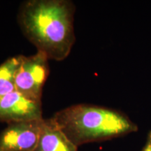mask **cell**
<instances>
[{
    "label": "cell",
    "mask_w": 151,
    "mask_h": 151,
    "mask_svg": "<svg viewBox=\"0 0 151 151\" xmlns=\"http://www.w3.org/2000/svg\"><path fill=\"white\" fill-rule=\"evenodd\" d=\"M76 7L69 0H29L22 4L18 20L25 37L49 60L62 61L76 41Z\"/></svg>",
    "instance_id": "6da1fadb"
},
{
    "label": "cell",
    "mask_w": 151,
    "mask_h": 151,
    "mask_svg": "<svg viewBox=\"0 0 151 151\" xmlns=\"http://www.w3.org/2000/svg\"><path fill=\"white\" fill-rule=\"evenodd\" d=\"M50 118L78 147L110 140L138 130L137 124L125 113L88 104L72 105L58 111Z\"/></svg>",
    "instance_id": "7a4b0ae2"
},
{
    "label": "cell",
    "mask_w": 151,
    "mask_h": 151,
    "mask_svg": "<svg viewBox=\"0 0 151 151\" xmlns=\"http://www.w3.org/2000/svg\"><path fill=\"white\" fill-rule=\"evenodd\" d=\"M48 58L42 52L23 55L15 76L16 90L26 97L41 101L43 88L49 75Z\"/></svg>",
    "instance_id": "3957f363"
},
{
    "label": "cell",
    "mask_w": 151,
    "mask_h": 151,
    "mask_svg": "<svg viewBox=\"0 0 151 151\" xmlns=\"http://www.w3.org/2000/svg\"><path fill=\"white\" fill-rule=\"evenodd\" d=\"M44 119L12 122L0 133V150L34 151Z\"/></svg>",
    "instance_id": "277c9868"
},
{
    "label": "cell",
    "mask_w": 151,
    "mask_h": 151,
    "mask_svg": "<svg viewBox=\"0 0 151 151\" xmlns=\"http://www.w3.org/2000/svg\"><path fill=\"white\" fill-rule=\"evenodd\" d=\"M42 101L26 97L18 91L0 97V122L7 123L43 119Z\"/></svg>",
    "instance_id": "5b68a950"
},
{
    "label": "cell",
    "mask_w": 151,
    "mask_h": 151,
    "mask_svg": "<svg viewBox=\"0 0 151 151\" xmlns=\"http://www.w3.org/2000/svg\"><path fill=\"white\" fill-rule=\"evenodd\" d=\"M34 151H78V146L49 118L43 120L39 142Z\"/></svg>",
    "instance_id": "8992f818"
},
{
    "label": "cell",
    "mask_w": 151,
    "mask_h": 151,
    "mask_svg": "<svg viewBox=\"0 0 151 151\" xmlns=\"http://www.w3.org/2000/svg\"><path fill=\"white\" fill-rule=\"evenodd\" d=\"M22 58V55L12 57L0 65V97L16 91L15 76Z\"/></svg>",
    "instance_id": "52a82bcc"
},
{
    "label": "cell",
    "mask_w": 151,
    "mask_h": 151,
    "mask_svg": "<svg viewBox=\"0 0 151 151\" xmlns=\"http://www.w3.org/2000/svg\"><path fill=\"white\" fill-rule=\"evenodd\" d=\"M141 151H151V131L149 132L144 146Z\"/></svg>",
    "instance_id": "ba28073f"
},
{
    "label": "cell",
    "mask_w": 151,
    "mask_h": 151,
    "mask_svg": "<svg viewBox=\"0 0 151 151\" xmlns=\"http://www.w3.org/2000/svg\"><path fill=\"white\" fill-rule=\"evenodd\" d=\"M0 151H1V150H0Z\"/></svg>",
    "instance_id": "9c48e42d"
}]
</instances>
